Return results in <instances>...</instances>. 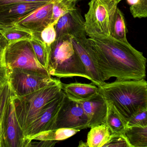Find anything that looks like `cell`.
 Masks as SVG:
<instances>
[{
	"label": "cell",
	"instance_id": "obj_1",
	"mask_svg": "<svg viewBox=\"0 0 147 147\" xmlns=\"http://www.w3.org/2000/svg\"><path fill=\"white\" fill-rule=\"evenodd\" d=\"M85 45L105 81L140 80L146 78L147 59L129 42L116 40L110 36L87 39Z\"/></svg>",
	"mask_w": 147,
	"mask_h": 147
},
{
	"label": "cell",
	"instance_id": "obj_2",
	"mask_svg": "<svg viewBox=\"0 0 147 147\" xmlns=\"http://www.w3.org/2000/svg\"><path fill=\"white\" fill-rule=\"evenodd\" d=\"M98 87L100 93L113 103L127 124L134 114L147 108V82L145 79L116 80L105 83Z\"/></svg>",
	"mask_w": 147,
	"mask_h": 147
},
{
	"label": "cell",
	"instance_id": "obj_3",
	"mask_svg": "<svg viewBox=\"0 0 147 147\" xmlns=\"http://www.w3.org/2000/svg\"><path fill=\"white\" fill-rule=\"evenodd\" d=\"M47 70L50 76L59 78L79 77L90 80L69 38L56 40L52 44Z\"/></svg>",
	"mask_w": 147,
	"mask_h": 147
},
{
	"label": "cell",
	"instance_id": "obj_4",
	"mask_svg": "<svg viewBox=\"0 0 147 147\" xmlns=\"http://www.w3.org/2000/svg\"><path fill=\"white\" fill-rule=\"evenodd\" d=\"M62 91L61 82L25 96H17L14 94L16 113L24 133L46 105L56 98Z\"/></svg>",
	"mask_w": 147,
	"mask_h": 147
},
{
	"label": "cell",
	"instance_id": "obj_5",
	"mask_svg": "<svg viewBox=\"0 0 147 147\" xmlns=\"http://www.w3.org/2000/svg\"><path fill=\"white\" fill-rule=\"evenodd\" d=\"M121 0H91L85 14V29L92 39L110 36L111 27L117 6Z\"/></svg>",
	"mask_w": 147,
	"mask_h": 147
},
{
	"label": "cell",
	"instance_id": "obj_6",
	"mask_svg": "<svg viewBox=\"0 0 147 147\" xmlns=\"http://www.w3.org/2000/svg\"><path fill=\"white\" fill-rule=\"evenodd\" d=\"M8 82L15 95L22 96L61 82L59 79L53 78L50 75L15 68L8 70Z\"/></svg>",
	"mask_w": 147,
	"mask_h": 147
},
{
	"label": "cell",
	"instance_id": "obj_7",
	"mask_svg": "<svg viewBox=\"0 0 147 147\" xmlns=\"http://www.w3.org/2000/svg\"><path fill=\"white\" fill-rule=\"evenodd\" d=\"M4 60L8 70L18 68L50 75L37 60L30 41L7 44L4 50Z\"/></svg>",
	"mask_w": 147,
	"mask_h": 147
},
{
	"label": "cell",
	"instance_id": "obj_8",
	"mask_svg": "<svg viewBox=\"0 0 147 147\" xmlns=\"http://www.w3.org/2000/svg\"><path fill=\"white\" fill-rule=\"evenodd\" d=\"M88 128V118L81 104L66 96L52 129L69 128L81 130Z\"/></svg>",
	"mask_w": 147,
	"mask_h": 147
},
{
	"label": "cell",
	"instance_id": "obj_9",
	"mask_svg": "<svg viewBox=\"0 0 147 147\" xmlns=\"http://www.w3.org/2000/svg\"><path fill=\"white\" fill-rule=\"evenodd\" d=\"M66 95L63 90L55 99L47 104L24 132L30 143L32 139L40 133L51 130L57 116L63 105Z\"/></svg>",
	"mask_w": 147,
	"mask_h": 147
},
{
	"label": "cell",
	"instance_id": "obj_10",
	"mask_svg": "<svg viewBox=\"0 0 147 147\" xmlns=\"http://www.w3.org/2000/svg\"><path fill=\"white\" fill-rule=\"evenodd\" d=\"M57 39H74L78 40L87 39L85 29L84 20L81 11L76 7L61 17L55 26Z\"/></svg>",
	"mask_w": 147,
	"mask_h": 147
},
{
	"label": "cell",
	"instance_id": "obj_11",
	"mask_svg": "<svg viewBox=\"0 0 147 147\" xmlns=\"http://www.w3.org/2000/svg\"><path fill=\"white\" fill-rule=\"evenodd\" d=\"M13 95V91L4 121L5 147H30V143L27 140L17 119L14 104Z\"/></svg>",
	"mask_w": 147,
	"mask_h": 147
},
{
	"label": "cell",
	"instance_id": "obj_12",
	"mask_svg": "<svg viewBox=\"0 0 147 147\" xmlns=\"http://www.w3.org/2000/svg\"><path fill=\"white\" fill-rule=\"evenodd\" d=\"M55 1L34 10L12 26L27 30L32 33H41L44 28L52 23L53 7Z\"/></svg>",
	"mask_w": 147,
	"mask_h": 147
},
{
	"label": "cell",
	"instance_id": "obj_13",
	"mask_svg": "<svg viewBox=\"0 0 147 147\" xmlns=\"http://www.w3.org/2000/svg\"><path fill=\"white\" fill-rule=\"evenodd\" d=\"M47 3H19L0 6V28L11 26L34 10Z\"/></svg>",
	"mask_w": 147,
	"mask_h": 147
},
{
	"label": "cell",
	"instance_id": "obj_14",
	"mask_svg": "<svg viewBox=\"0 0 147 147\" xmlns=\"http://www.w3.org/2000/svg\"><path fill=\"white\" fill-rule=\"evenodd\" d=\"M78 102L88 118L89 128L105 123L107 113V102L100 92L90 99Z\"/></svg>",
	"mask_w": 147,
	"mask_h": 147
},
{
	"label": "cell",
	"instance_id": "obj_15",
	"mask_svg": "<svg viewBox=\"0 0 147 147\" xmlns=\"http://www.w3.org/2000/svg\"><path fill=\"white\" fill-rule=\"evenodd\" d=\"M71 40L75 51L85 67L86 73L90 80L92 83L98 86L103 84L105 83V81L86 47V40L80 41L74 39Z\"/></svg>",
	"mask_w": 147,
	"mask_h": 147
},
{
	"label": "cell",
	"instance_id": "obj_16",
	"mask_svg": "<svg viewBox=\"0 0 147 147\" xmlns=\"http://www.w3.org/2000/svg\"><path fill=\"white\" fill-rule=\"evenodd\" d=\"M62 90L69 98L78 102L90 99L100 92L99 87L95 84L77 82L62 83Z\"/></svg>",
	"mask_w": 147,
	"mask_h": 147
},
{
	"label": "cell",
	"instance_id": "obj_17",
	"mask_svg": "<svg viewBox=\"0 0 147 147\" xmlns=\"http://www.w3.org/2000/svg\"><path fill=\"white\" fill-rule=\"evenodd\" d=\"M87 135V147H102L109 140L112 133L105 123L90 128Z\"/></svg>",
	"mask_w": 147,
	"mask_h": 147
},
{
	"label": "cell",
	"instance_id": "obj_18",
	"mask_svg": "<svg viewBox=\"0 0 147 147\" xmlns=\"http://www.w3.org/2000/svg\"><path fill=\"white\" fill-rule=\"evenodd\" d=\"M30 42L38 61L47 70L51 51V46L48 45L43 41L40 38V33H33L32 38Z\"/></svg>",
	"mask_w": 147,
	"mask_h": 147
},
{
	"label": "cell",
	"instance_id": "obj_19",
	"mask_svg": "<svg viewBox=\"0 0 147 147\" xmlns=\"http://www.w3.org/2000/svg\"><path fill=\"white\" fill-rule=\"evenodd\" d=\"M106 102L107 113L105 124L109 127L112 134L125 133L127 129V123L120 115L113 103L108 100H106Z\"/></svg>",
	"mask_w": 147,
	"mask_h": 147
},
{
	"label": "cell",
	"instance_id": "obj_20",
	"mask_svg": "<svg viewBox=\"0 0 147 147\" xmlns=\"http://www.w3.org/2000/svg\"><path fill=\"white\" fill-rule=\"evenodd\" d=\"M13 91L8 82L0 90V147H5L4 140V124L5 116Z\"/></svg>",
	"mask_w": 147,
	"mask_h": 147
},
{
	"label": "cell",
	"instance_id": "obj_21",
	"mask_svg": "<svg viewBox=\"0 0 147 147\" xmlns=\"http://www.w3.org/2000/svg\"><path fill=\"white\" fill-rule=\"evenodd\" d=\"M80 130L69 128L51 129L40 133L34 137L33 140L60 141L71 137Z\"/></svg>",
	"mask_w": 147,
	"mask_h": 147
},
{
	"label": "cell",
	"instance_id": "obj_22",
	"mask_svg": "<svg viewBox=\"0 0 147 147\" xmlns=\"http://www.w3.org/2000/svg\"><path fill=\"white\" fill-rule=\"evenodd\" d=\"M126 24L123 14L117 8L111 27L110 36L116 40L123 42H128L127 39Z\"/></svg>",
	"mask_w": 147,
	"mask_h": 147
},
{
	"label": "cell",
	"instance_id": "obj_23",
	"mask_svg": "<svg viewBox=\"0 0 147 147\" xmlns=\"http://www.w3.org/2000/svg\"><path fill=\"white\" fill-rule=\"evenodd\" d=\"M0 34L5 39L7 44L21 41H30L32 38V33L14 26L0 28Z\"/></svg>",
	"mask_w": 147,
	"mask_h": 147
},
{
	"label": "cell",
	"instance_id": "obj_24",
	"mask_svg": "<svg viewBox=\"0 0 147 147\" xmlns=\"http://www.w3.org/2000/svg\"><path fill=\"white\" fill-rule=\"evenodd\" d=\"M125 134L132 147H147V127L128 128Z\"/></svg>",
	"mask_w": 147,
	"mask_h": 147
},
{
	"label": "cell",
	"instance_id": "obj_25",
	"mask_svg": "<svg viewBox=\"0 0 147 147\" xmlns=\"http://www.w3.org/2000/svg\"><path fill=\"white\" fill-rule=\"evenodd\" d=\"M76 3L71 0H56L53 7L52 23L56 25L61 17L76 7Z\"/></svg>",
	"mask_w": 147,
	"mask_h": 147
},
{
	"label": "cell",
	"instance_id": "obj_26",
	"mask_svg": "<svg viewBox=\"0 0 147 147\" xmlns=\"http://www.w3.org/2000/svg\"><path fill=\"white\" fill-rule=\"evenodd\" d=\"M7 44V42L0 34V87L4 85L8 79V70L4 60V50Z\"/></svg>",
	"mask_w": 147,
	"mask_h": 147
},
{
	"label": "cell",
	"instance_id": "obj_27",
	"mask_svg": "<svg viewBox=\"0 0 147 147\" xmlns=\"http://www.w3.org/2000/svg\"><path fill=\"white\" fill-rule=\"evenodd\" d=\"M127 128L147 127V108L140 110L132 116L127 123Z\"/></svg>",
	"mask_w": 147,
	"mask_h": 147
},
{
	"label": "cell",
	"instance_id": "obj_28",
	"mask_svg": "<svg viewBox=\"0 0 147 147\" xmlns=\"http://www.w3.org/2000/svg\"><path fill=\"white\" fill-rule=\"evenodd\" d=\"M104 147H132L125 133L112 134Z\"/></svg>",
	"mask_w": 147,
	"mask_h": 147
},
{
	"label": "cell",
	"instance_id": "obj_29",
	"mask_svg": "<svg viewBox=\"0 0 147 147\" xmlns=\"http://www.w3.org/2000/svg\"><path fill=\"white\" fill-rule=\"evenodd\" d=\"M55 26L54 23H51L40 33V38L43 41L49 46H51L57 39Z\"/></svg>",
	"mask_w": 147,
	"mask_h": 147
},
{
	"label": "cell",
	"instance_id": "obj_30",
	"mask_svg": "<svg viewBox=\"0 0 147 147\" xmlns=\"http://www.w3.org/2000/svg\"><path fill=\"white\" fill-rule=\"evenodd\" d=\"M130 10L134 18L147 17V0H139L137 3L130 6Z\"/></svg>",
	"mask_w": 147,
	"mask_h": 147
},
{
	"label": "cell",
	"instance_id": "obj_31",
	"mask_svg": "<svg viewBox=\"0 0 147 147\" xmlns=\"http://www.w3.org/2000/svg\"><path fill=\"white\" fill-rule=\"evenodd\" d=\"M55 0H0V6L19 3H50Z\"/></svg>",
	"mask_w": 147,
	"mask_h": 147
},
{
	"label": "cell",
	"instance_id": "obj_32",
	"mask_svg": "<svg viewBox=\"0 0 147 147\" xmlns=\"http://www.w3.org/2000/svg\"><path fill=\"white\" fill-rule=\"evenodd\" d=\"M39 142H37L36 145L33 146L35 147H53L57 141H39Z\"/></svg>",
	"mask_w": 147,
	"mask_h": 147
},
{
	"label": "cell",
	"instance_id": "obj_33",
	"mask_svg": "<svg viewBox=\"0 0 147 147\" xmlns=\"http://www.w3.org/2000/svg\"><path fill=\"white\" fill-rule=\"evenodd\" d=\"M138 1H139V0H127L128 3L130 5V6L136 4L138 2Z\"/></svg>",
	"mask_w": 147,
	"mask_h": 147
},
{
	"label": "cell",
	"instance_id": "obj_34",
	"mask_svg": "<svg viewBox=\"0 0 147 147\" xmlns=\"http://www.w3.org/2000/svg\"><path fill=\"white\" fill-rule=\"evenodd\" d=\"M71 1H74L75 2L78 3V2L82 1V0H71Z\"/></svg>",
	"mask_w": 147,
	"mask_h": 147
},
{
	"label": "cell",
	"instance_id": "obj_35",
	"mask_svg": "<svg viewBox=\"0 0 147 147\" xmlns=\"http://www.w3.org/2000/svg\"><path fill=\"white\" fill-rule=\"evenodd\" d=\"M3 86H1V87H0V90H1V87H2Z\"/></svg>",
	"mask_w": 147,
	"mask_h": 147
}]
</instances>
